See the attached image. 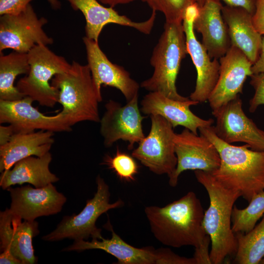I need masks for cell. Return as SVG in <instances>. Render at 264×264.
Returning <instances> with one entry per match:
<instances>
[{"label": "cell", "instance_id": "obj_1", "mask_svg": "<svg viewBox=\"0 0 264 264\" xmlns=\"http://www.w3.org/2000/svg\"><path fill=\"white\" fill-rule=\"evenodd\" d=\"M144 212L152 233L160 243L175 248L193 246L197 264H212L210 238L203 224L204 211L194 192L164 207H146Z\"/></svg>", "mask_w": 264, "mask_h": 264}, {"label": "cell", "instance_id": "obj_2", "mask_svg": "<svg viewBox=\"0 0 264 264\" xmlns=\"http://www.w3.org/2000/svg\"><path fill=\"white\" fill-rule=\"evenodd\" d=\"M200 134L211 141L220 158L218 169L212 174L225 187L239 192L249 202L264 190V150L255 151L248 145L235 146L216 134L213 126L200 127Z\"/></svg>", "mask_w": 264, "mask_h": 264}, {"label": "cell", "instance_id": "obj_3", "mask_svg": "<svg viewBox=\"0 0 264 264\" xmlns=\"http://www.w3.org/2000/svg\"><path fill=\"white\" fill-rule=\"evenodd\" d=\"M198 181L206 189L210 204L204 212L203 224L211 240L212 264H220L235 255L237 249L235 234L232 229L231 216L234 203L241 197L239 192L225 187L212 174L195 170Z\"/></svg>", "mask_w": 264, "mask_h": 264}, {"label": "cell", "instance_id": "obj_4", "mask_svg": "<svg viewBox=\"0 0 264 264\" xmlns=\"http://www.w3.org/2000/svg\"><path fill=\"white\" fill-rule=\"evenodd\" d=\"M51 84L59 90L61 112L71 127L83 121L100 122L98 103L102 97L88 65L73 61L67 71L54 76Z\"/></svg>", "mask_w": 264, "mask_h": 264}, {"label": "cell", "instance_id": "obj_5", "mask_svg": "<svg viewBox=\"0 0 264 264\" xmlns=\"http://www.w3.org/2000/svg\"><path fill=\"white\" fill-rule=\"evenodd\" d=\"M187 54L182 22H166L150 59L153 74L141 83V87L150 92H161L175 100L189 99L180 95L176 87L181 63Z\"/></svg>", "mask_w": 264, "mask_h": 264}, {"label": "cell", "instance_id": "obj_6", "mask_svg": "<svg viewBox=\"0 0 264 264\" xmlns=\"http://www.w3.org/2000/svg\"><path fill=\"white\" fill-rule=\"evenodd\" d=\"M30 69L16 87L24 97L42 106L52 108L59 100V90L51 85L54 76L67 71L71 66L66 59L46 45H37L28 53Z\"/></svg>", "mask_w": 264, "mask_h": 264}, {"label": "cell", "instance_id": "obj_7", "mask_svg": "<svg viewBox=\"0 0 264 264\" xmlns=\"http://www.w3.org/2000/svg\"><path fill=\"white\" fill-rule=\"evenodd\" d=\"M97 190L93 197L88 199L83 209L78 214L64 216L55 229L44 236L45 241L54 242L66 239L74 241L101 239V229L97 227L98 218L108 210L120 208L124 202L121 199L110 203L109 185L98 176L96 178Z\"/></svg>", "mask_w": 264, "mask_h": 264}, {"label": "cell", "instance_id": "obj_8", "mask_svg": "<svg viewBox=\"0 0 264 264\" xmlns=\"http://www.w3.org/2000/svg\"><path fill=\"white\" fill-rule=\"evenodd\" d=\"M151 127L149 133L138 143L132 155L158 175L166 174L169 177L177 165L175 150L176 133L171 124L160 115H150Z\"/></svg>", "mask_w": 264, "mask_h": 264}, {"label": "cell", "instance_id": "obj_9", "mask_svg": "<svg viewBox=\"0 0 264 264\" xmlns=\"http://www.w3.org/2000/svg\"><path fill=\"white\" fill-rule=\"evenodd\" d=\"M47 22L44 17L39 18L30 4L16 15H4L0 18V52L12 49L27 53L37 45L53 43L43 29Z\"/></svg>", "mask_w": 264, "mask_h": 264}, {"label": "cell", "instance_id": "obj_10", "mask_svg": "<svg viewBox=\"0 0 264 264\" xmlns=\"http://www.w3.org/2000/svg\"><path fill=\"white\" fill-rule=\"evenodd\" d=\"M200 6L197 2L186 9L182 24L186 37L187 53L190 55L197 72L196 87L190 99L199 103L208 101L220 74L218 59L209 56L202 44L196 38L194 22L199 14Z\"/></svg>", "mask_w": 264, "mask_h": 264}, {"label": "cell", "instance_id": "obj_11", "mask_svg": "<svg viewBox=\"0 0 264 264\" xmlns=\"http://www.w3.org/2000/svg\"><path fill=\"white\" fill-rule=\"evenodd\" d=\"M105 107V112L99 122L104 145L110 147L122 140L128 142L129 149H132L135 143H139L145 136L142 125L145 117L138 108V95L124 106L110 100Z\"/></svg>", "mask_w": 264, "mask_h": 264}, {"label": "cell", "instance_id": "obj_12", "mask_svg": "<svg viewBox=\"0 0 264 264\" xmlns=\"http://www.w3.org/2000/svg\"><path fill=\"white\" fill-rule=\"evenodd\" d=\"M174 143L177 161L175 171L169 177L171 186H176L180 175L186 170H201L212 174L219 167V153L213 143L204 135L199 136L185 128L180 133L176 134Z\"/></svg>", "mask_w": 264, "mask_h": 264}, {"label": "cell", "instance_id": "obj_13", "mask_svg": "<svg viewBox=\"0 0 264 264\" xmlns=\"http://www.w3.org/2000/svg\"><path fill=\"white\" fill-rule=\"evenodd\" d=\"M212 113L216 119L214 131L222 140L229 144L241 142L252 150H264L262 130L245 114L239 96Z\"/></svg>", "mask_w": 264, "mask_h": 264}, {"label": "cell", "instance_id": "obj_14", "mask_svg": "<svg viewBox=\"0 0 264 264\" xmlns=\"http://www.w3.org/2000/svg\"><path fill=\"white\" fill-rule=\"evenodd\" d=\"M34 101L29 97L15 101L0 99V123L10 125L16 133H28L42 130L69 132L71 127L60 112L46 116L32 106Z\"/></svg>", "mask_w": 264, "mask_h": 264}, {"label": "cell", "instance_id": "obj_15", "mask_svg": "<svg viewBox=\"0 0 264 264\" xmlns=\"http://www.w3.org/2000/svg\"><path fill=\"white\" fill-rule=\"evenodd\" d=\"M220 59V74L208 101L212 111L242 93L243 84L252 74L253 64L239 48L231 46Z\"/></svg>", "mask_w": 264, "mask_h": 264}, {"label": "cell", "instance_id": "obj_16", "mask_svg": "<svg viewBox=\"0 0 264 264\" xmlns=\"http://www.w3.org/2000/svg\"><path fill=\"white\" fill-rule=\"evenodd\" d=\"M52 184L42 188H33L30 185L10 187L7 190L11 199L9 209L27 221L58 214L61 211L66 198Z\"/></svg>", "mask_w": 264, "mask_h": 264}, {"label": "cell", "instance_id": "obj_17", "mask_svg": "<svg viewBox=\"0 0 264 264\" xmlns=\"http://www.w3.org/2000/svg\"><path fill=\"white\" fill-rule=\"evenodd\" d=\"M86 47L88 66L94 85L101 93L102 85L115 88L124 96L127 102L137 96L140 86L125 68L111 62L100 48L98 42L86 36L83 39Z\"/></svg>", "mask_w": 264, "mask_h": 264}, {"label": "cell", "instance_id": "obj_18", "mask_svg": "<svg viewBox=\"0 0 264 264\" xmlns=\"http://www.w3.org/2000/svg\"><path fill=\"white\" fill-rule=\"evenodd\" d=\"M6 208L0 212V244L1 251L8 250L22 264H34L37 262L32 239L39 233L38 223L27 221Z\"/></svg>", "mask_w": 264, "mask_h": 264}, {"label": "cell", "instance_id": "obj_19", "mask_svg": "<svg viewBox=\"0 0 264 264\" xmlns=\"http://www.w3.org/2000/svg\"><path fill=\"white\" fill-rule=\"evenodd\" d=\"M198 103L190 98L186 101L175 100L161 92L151 91L142 100L141 111L146 115L163 117L174 129L181 126L198 134L199 128L212 126L214 122L212 118L206 120L200 118L190 110V106Z\"/></svg>", "mask_w": 264, "mask_h": 264}, {"label": "cell", "instance_id": "obj_20", "mask_svg": "<svg viewBox=\"0 0 264 264\" xmlns=\"http://www.w3.org/2000/svg\"><path fill=\"white\" fill-rule=\"evenodd\" d=\"M66 0L74 10H80L83 13L86 21V36L96 42L103 28L109 23L132 27L143 34H149L156 18V12L152 11L147 20L135 22L125 15H120L113 7L101 5L97 0Z\"/></svg>", "mask_w": 264, "mask_h": 264}, {"label": "cell", "instance_id": "obj_21", "mask_svg": "<svg viewBox=\"0 0 264 264\" xmlns=\"http://www.w3.org/2000/svg\"><path fill=\"white\" fill-rule=\"evenodd\" d=\"M222 7L219 0H206L194 22V30L201 34L202 44L211 59L220 58L232 46Z\"/></svg>", "mask_w": 264, "mask_h": 264}, {"label": "cell", "instance_id": "obj_22", "mask_svg": "<svg viewBox=\"0 0 264 264\" xmlns=\"http://www.w3.org/2000/svg\"><path fill=\"white\" fill-rule=\"evenodd\" d=\"M111 232L110 239L102 238L87 240L74 241L73 243L63 249L64 251H82L89 249H100L115 257L119 264H156V250L151 247L136 248L125 242L113 230L110 222L106 225Z\"/></svg>", "mask_w": 264, "mask_h": 264}, {"label": "cell", "instance_id": "obj_23", "mask_svg": "<svg viewBox=\"0 0 264 264\" xmlns=\"http://www.w3.org/2000/svg\"><path fill=\"white\" fill-rule=\"evenodd\" d=\"M221 13L232 46L242 50L253 64L259 56L263 36L253 25L252 15L243 8L227 5L223 6Z\"/></svg>", "mask_w": 264, "mask_h": 264}, {"label": "cell", "instance_id": "obj_24", "mask_svg": "<svg viewBox=\"0 0 264 264\" xmlns=\"http://www.w3.org/2000/svg\"><path fill=\"white\" fill-rule=\"evenodd\" d=\"M54 133L40 130L14 134L9 142L0 146V172L11 169L23 158L41 157L49 152L54 143Z\"/></svg>", "mask_w": 264, "mask_h": 264}, {"label": "cell", "instance_id": "obj_25", "mask_svg": "<svg viewBox=\"0 0 264 264\" xmlns=\"http://www.w3.org/2000/svg\"><path fill=\"white\" fill-rule=\"evenodd\" d=\"M52 156L49 152L41 157L29 156L17 162L10 169L1 172L0 186L7 190L12 185L27 183L42 188L59 178L49 170Z\"/></svg>", "mask_w": 264, "mask_h": 264}, {"label": "cell", "instance_id": "obj_26", "mask_svg": "<svg viewBox=\"0 0 264 264\" xmlns=\"http://www.w3.org/2000/svg\"><path fill=\"white\" fill-rule=\"evenodd\" d=\"M0 56V99L6 101L20 100L24 96L14 86L16 77L29 71L27 53L14 51Z\"/></svg>", "mask_w": 264, "mask_h": 264}, {"label": "cell", "instance_id": "obj_27", "mask_svg": "<svg viewBox=\"0 0 264 264\" xmlns=\"http://www.w3.org/2000/svg\"><path fill=\"white\" fill-rule=\"evenodd\" d=\"M237 249L233 263L260 264L264 257V215L260 222L247 233L235 234Z\"/></svg>", "mask_w": 264, "mask_h": 264}, {"label": "cell", "instance_id": "obj_28", "mask_svg": "<svg viewBox=\"0 0 264 264\" xmlns=\"http://www.w3.org/2000/svg\"><path fill=\"white\" fill-rule=\"evenodd\" d=\"M244 209L234 205L231 216L232 229L237 233H247L256 226L264 215V190L256 195Z\"/></svg>", "mask_w": 264, "mask_h": 264}, {"label": "cell", "instance_id": "obj_29", "mask_svg": "<svg viewBox=\"0 0 264 264\" xmlns=\"http://www.w3.org/2000/svg\"><path fill=\"white\" fill-rule=\"evenodd\" d=\"M134 159L132 155L117 148L114 155H107L105 157L103 164L111 169L120 179L132 181L138 172V166Z\"/></svg>", "mask_w": 264, "mask_h": 264}, {"label": "cell", "instance_id": "obj_30", "mask_svg": "<svg viewBox=\"0 0 264 264\" xmlns=\"http://www.w3.org/2000/svg\"><path fill=\"white\" fill-rule=\"evenodd\" d=\"M152 11L162 13L166 22H182L186 8L197 0H142Z\"/></svg>", "mask_w": 264, "mask_h": 264}, {"label": "cell", "instance_id": "obj_31", "mask_svg": "<svg viewBox=\"0 0 264 264\" xmlns=\"http://www.w3.org/2000/svg\"><path fill=\"white\" fill-rule=\"evenodd\" d=\"M250 77V84L255 93L249 101V111L253 113L260 106L264 105V73L253 74Z\"/></svg>", "mask_w": 264, "mask_h": 264}, {"label": "cell", "instance_id": "obj_32", "mask_svg": "<svg viewBox=\"0 0 264 264\" xmlns=\"http://www.w3.org/2000/svg\"><path fill=\"white\" fill-rule=\"evenodd\" d=\"M157 258L156 264H197L193 258L179 256L168 248L156 250Z\"/></svg>", "mask_w": 264, "mask_h": 264}, {"label": "cell", "instance_id": "obj_33", "mask_svg": "<svg viewBox=\"0 0 264 264\" xmlns=\"http://www.w3.org/2000/svg\"><path fill=\"white\" fill-rule=\"evenodd\" d=\"M33 0H0V15L18 14Z\"/></svg>", "mask_w": 264, "mask_h": 264}, {"label": "cell", "instance_id": "obj_34", "mask_svg": "<svg viewBox=\"0 0 264 264\" xmlns=\"http://www.w3.org/2000/svg\"><path fill=\"white\" fill-rule=\"evenodd\" d=\"M252 22L256 30L261 35H264V0H257Z\"/></svg>", "mask_w": 264, "mask_h": 264}, {"label": "cell", "instance_id": "obj_35", "mask_svg": "<svg viewBox=\"0 0 264 264\" xmlns=\"http://www.w3.org/2000/svg\"><path fill=\"white\" fill-rule=\"evenodd\" d=\"M222 1L226 5L243 8L253 15L255 9L257 0H219Z\"/></svg>", "mask_w": 264, "mask_h": 264}, {"label": "cell", "instance_id": "obj_36", "mask_svg": "<svg viewBox=\"0 0 264 264\" xmlns=\"http://www.w3.org/2000/svg\"><path fill=\"white\" fill-rule=\"evenodd\" d=\"M251 70L253 74L264 73V35L262 38V44L259 56L253 64Z\"/></svg>", "mask_w": 264, "mask_h": 264}, {"label": "cell", "instance_id": "obj_37", "mask_svg": "<svg viewBox=\"0 0 264 264\" xmlns=\"http://www.w3.org/2000/svg\"><path fill=\"white\" fill-rule=\"evenodd\" d=\"M15 134L12 127L10 125L0 126V146L6 144Z\"/></svg>", "mask_w": 264, "mask_h": 264}, {"label": "cell", "instance_id": "obj_38", "mask_svg": "<svg viewBox=\"0 0 264 264\" xmlns=\"http://www.w3.org/2000/svg\"><path fill=\"white\" fill-rule=\"evenodd\" d=\"M0 264H22V262L8 250L1 251L0 255Z\"/></svg>", "mask_w": 264, "mask_h": 264}, {"label": "cell", "instance_id": "obj_39", "mask_svg": "<svg viewBox=\"0 0 264 264\" xmlns=\"http://www.w3.org/2000/svg\"><path fill=\"white\" fill-rule=\"evenodd\" d=\"M100 2L108 5L109 7H114L118 4H127L136 0H98Z\"/></svg>", "mask_w": 264, "mask_h": 264}, {"label": "cell", "instance_id": "obj_40", "mask_svg": "<svg viewBox=\"0 0 264 264\" xmlns=\"http://www.w3.org/2000/svg\"><path fill=\"white\" fill-rule=\"evenodd\" d=\"M50 5L54 9H59L61 8V3L58 0H47Z\"/></svg>", "mask_w": 264, "mask_h": 264}, {"label": "cell", "instance_id": "obj_41", "mask_svg": "<svg viewBox=\"0 0 264 264\" xmlns=\"http://www.w3.org/2000/svg\"><path fill=\"white\" fill-rule=\"evenodd\" d=\"M206 1V0H197V2L200 6H202Z\"/></svg>", "mask_w": 264, "mask_h": 264}, {"label": "cell", "instance_id": "obj_42", "mask_svg": "<svg viewBox=\"0 0 264 264\" xmlns=\"http://www.w3.org/2000/svg\"><path fill=\"white\" fill-rule=\"evenodd\" d=\"M260 264H264V258L261 261Z\"/></svg>", "mask_w": 264, "mask_h": 264}, {"label": "cell", "instance_id": "obj_43", "mask_svg": "<svg viewBox=\"0 0 264 264\" xmlns=\"http://www.w3.org/2000/svg\"><path fill=\"white\" fill-rule=\"evenodd\" d=\"M262 133H263V135H264V131H263V130H262Z\"/></svg>", "mask_w": 264, "mask_h": 264}]
</instances>
